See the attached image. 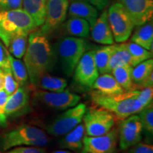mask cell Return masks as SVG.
Segmentation results:
<instances>
[{
	"instance_id": "obj_43",
	"label": "cell",
	"mask_w": 153,
	"mask_h": 153,
	"mask_svg": "<svg viewBox=\"0 0 153 153\" xmlns=\"http://www.w3.org/2000/svg\"><path fill=\"white\" fill-rule=\"evenodd\" d=\"M1 71H3V70H1V69H0V72H1Z\"/></svg>"
},
{
	"instance_id": "obj_8",
	"label": "cell",
	"mask_w": 153,
	"mask_h": 153,
	"mask_svg": "<svg viewBox=\"0 0 153 153\" xmlns=\"http://www.w3.org/2000/svg\"><path fill=\"white\" fill-rule=\"evenodd\" d=\"M107 15L114 41L117 43L128 41L133 33L135 25L121 4L116 2L111 5L107 11Z\"/></svg>"
},
{
	"instance_id": "obj_14",
	"label": "cell",
	"mask_w": 153,
	"mask_h": 153,
	"mask_svg": "<svg viewBox=\"0 0 153 153\" xmlns=\"http://www.w3.org/2000/svg\"><path fill=\"white\" fill-rule=\"evenodd\" d=\"M133 21L135 26H138L152 20L153 14L152 0H118Z\"/></svg>"
},
{
	"instance_id": "obj_25",
	"label": "cell",
	"mask_w": 153,
	"mask_h": 153,
	"mask_svg": "<svg viewBox=\"0 0 153 153\" xmlns=\"http://www.w3.org/2000/svg\"><path fill=\"white\" fill-rule=\"evenodd\" d=\"M133 67L130 65H123L115 68L112 70L111 74L116 81L125 91H128L133 89V79H132V71Z\"/></svg>"
},
{
	"instance_id": "obj_20",
	"label": "cell",
	"mask_w": 153,
	"mask_h": 153,
	"mask_svg": "<svg viewBox=\"0 0 153 153\" xmlns=\"http://www.w3.org/2000/svg\"><path fill=\"white\" fill-rule=\"evenodd\" d=\"M131 41L152 52L153 25L152 21L137 26V28L132 36Z\"/></svg>"
},
{
	"instance_id": "obj_17",
	"label": "cell",
	"mask_w": 153,
	"mask_h": 153,
	"mask_svg": "<svg viewBox=\"0 0 153 153\" xmlns=\"http://www.w3.org/2000/svg\"><path fill=\"white\" fill-rule=\"evenodd\" d=\"M85 133L84 124L79 123L71 131L62 135V138L57 143V145L61 149L71 150L74 152H81Z\"/></svg>"
},
{
	"instance_id": "obj_19",
	"label": "cell",
	"mask_w": 153,
	"mask_h": 153,
	"mask_svg": "<svg viewBox=\"0 0 153 153\" xmlns=\"http://www.w3.org/2000/svg\"><path fill=\"white\" fill-rule=\"evenodd\" d=\"M91 89L107 95L118 94L125 91L111 73L101 74L99 76L93 84Z\"/></svg>"
},
{
	"instance_id": "obj_36",
	"label": "cell",
	"mask_w": 153,
	"mask_h": 153,
	"mask_svg": "<svg viewBox=\"0 0 153 153\" xmlns=\"http://www.w3.org/2000/svg\"><path fill=\"white\" fill-rule=\"evenodd\" d=\"M9 53L4 44L0 41V69L3 71L10 69Z\"/></svg>"
},
{
	"instance_id": "obj_38",
	"label": "cell",
	"mask_w": 153,
	"mask_h": 153,
	"mask_svg": "<svg viewBox=\"0 0 153 153\" xmlns=\"http://www.w3.org/2000/svg\"><path fill=\"white\" fill-rule=\"evenodd\" d=\"M23 8V0H0V11Z\"/></svg>"
},
{
	"instance_id": "obj_26",
	"label": "cell",
	"mask_w": 153,
	"mask_h": 153,
	"mask_svg": "<svg viewBox=\"0 0 153 153\" xmlns=\"http://www.w3.org/2000/svg\"><path fill=\"white\" fill-rule=\"evenodd\" d=\"M115 44L103 46L94 51V61L99 73H108V66L111 56L114 50Z\"/></svg>"
},
{
	"instance_id": "obj_7",
	"label": "cell",
	"mask_w": 153,
	"mask_h": 153,
	"mask_svg": "<svg viewBox=\"0 0 153 153\" xmlns=\"http://www.w3.org/2000/svg\"><path fill=\"white\" fill-rule=\"evenodd\" d=\"M87 136L97 137L105 135L115 125L116 118L111 113L102 108L86 110L83 119Z\"/></svg>"
},
{
	"instance_id": "obj_2",
	"label": "cell",
	"mask_w": 153,
	"mask_h": 153,
	"mask_svg": "<svg viewBox=\"0 0 153 153\" xmlns=\"http://www.w3.org/2000/svg\"><path fill=\"white\" fill-rule=\"evenodd\" d=\"M139 90L131 89L118 94H103L93 90L90 93L91 99L96 105L106 109L120 120L140 111L137 101Z\"/></svg>"
},
{
	"instance_id": "obj_39",
	"label": "cell",
	"mask_w": 153,
	"mask_h": 153,
	"mask_svg": "<svg viewBox=\"0 0 153 153\" xmlns=\"http://www.w3.org/2000/svg\"><path fill=\"white\" fill-rule=\"evenodd\" d=\"M93 5L97 10H103L109 4V0H85Z\"/></svg>"
},
{
	"instance_id": "obj_13",
	"label": "cell",
	"mask_w": 153,
	"mask_h": 153,
	"mask_svg": "<svg viewBox=\"0 0 153 153\" xmlns=\"http://www.w3.org/2000/svg\"><path fill=\"white\" fill-rule=\"evenodd\" d=\"M69 0H46V16L40 31L47 35L65 20Z\"/></svg>"
},
{
	"instance_id": "obj_29",
	"label": "cell",
	"mask_w": 153,
	"mask_h": 153,
	"mask_svg": "<svg viewBox=\"0 0 153 153\" xmlns=\"http://www.w3.org/2000/svg\"><path fill=\"white\" fill-rule=\"evenodd\" d=\"M9 62H10V68L14 79L18 82L19 85L22 87L27 83L28 75L27 70L24 63L20 60V59H16L10 55L9 53Z\"/></svg>"
},
{
	"instance_id": "obj_1",
	"label": "cell",
	"mask_w": 153,
	"mask_h": 153,
	"mask_svg": "<svg viewBox=\"0 0 153 153\" xmlns=\"http://www.w3.org/2000/svg\"><path fill=\"white\" fill-rule=\"evenodd\" d=\"M28 79L34 86L42 76L52 70L53 53L46 35L40 30L32 31L28 38V45L24 55Z\"/></svg>"
},
{
	"instance_id": "obj_42",
	"label": "cell",
	"mask_w": 153,
	"mask_h": 153,
	"mask_svg": "<svg viewBox=\"0 0 153 153\" xmlns=\"http://www.w3.org/2000/svg\"><path fill=\"white\" fill-rule=\"evenodd\" d=\"M51 153H76V152H72L71 150H65V149H64V150H57L53 151Z\"/></svg>"
},
{
	"instance_id": "obj_27",
	"label": "cell",
	"mask_w": 153,
	"mask_h": 153,
	"mask_svg": "<svg viewBox=\"0 0 153 153\" xmlns=\"http://www.w3.org/2000/svg\"><path fill=\"white\" fill-rule=\"evenodd\" d=\"M29 34H20L11 40L7 48L10 55L16 59L24 57L28 45V38Z\"/></svg>"
},
{
	"instance_id": "obj_30",
	"label": "cell",
	"mask_w": 153,
	"mask_h": 153,
	"mask_svg": "<svg viewBox=\"0 0 153 153\" xmlns=\"http://www.w3.org/2000/svg\"><path fill=\"white\" fill-rule=\"evenodd\" d=\"M126 46L133 59V68L143 61L152 57V52H150L136 43L131 41L126 43Z\"/></svg>"
},
{
	"instance_id": "obj_34",
	"label": "cell",
	"mask_w": 153,
	"mask_h": 153,
	"mask_svg": "<svg viewBox=\"0 0 153 153\" xmlns=\"http://www.w3.org/2000/svg\"><path fill=\"white\" fill-rule=\"evenodd\" d=\"M0 153H46V150L43 147L19 146Z\"/></svg>"
},
{
	"instance_id": "obj_21",
	"label": "cell",
	"mask_w": 153,
	"mask_h": 153,
	"mask_svg": "<svg viewBox=\"0 0 153 153\" xmlns=\"http://www.w3.org/2000/svg\"><path fill=\"white\" fill-rule=\"evenodd\" d=\"M23 9L32 17L38 27L44 24L46 16V0H23Z\"/></svg>"
},
{
	"instance_id": "obj_40",
	"label": "cell",
	"mask_w": 153,
	"mask_h": 153,
	"mask_svg": "<svg viewBox=\"0 0 153 153\" xmlns=\"http://www.w3.org/2000/svg\"><path fill=\"white\" fill-rule=\"evenodd\" d=\"M153 85V72L151 73L148 77L143 81L142 83L140 84L139 86H140L141 87L145 88V87H152Z\"/></svg>"
},
{
	"instance_id": "obj_5",
	"label": "cell",
	"mask_w": 153,
	"mask_h": 153,
	"mask_svg": "<svg viewBox=\"0 0 153 153\" xmlns=\"http://www.w3.org/2000/svg\"><path fill=\"white\" fill-rule=\"evenodd\" d=\"M86 42L83 38L70 36L61 39L57 45V52L60 58L63 73L70 77L80 58L86 51Z\"/></svg>"
},
{
	"instance_id": "obj_9",
	"label": "cell",
	"mask_w": 153,
	"mask_h": 153,
	"mask_svg": "<svg viewBox=\"0 0 153 153\" xmlns=\"http://www.w3.org/2000/svg\"><path fill=\"white\" fill-rule=\"evenodd\" d=\"M33 99L41 106L55 111H65L78 104L81 97L76 94L65 90L52 92L38 89L34 91Z\"/></svg>"
},
{
	"instance_id": "obj_23",
	"label": "cell",
	"mask_w": 153,
	"mask_h": 153,
	"mask_svg": "<svg viewBox=\"0 0 153 153\" xmlns=\"http://www.w3.org/2000/svg\"><path fill=\"white\" fill-rule=\"evenodd\" d=\"M90 26L85 19L70 17L65 24V30L69 35L76 38H87L90 32Z\"/></svg>"
},
{
	"instance_id": "obj_41",
	"label": "cell",
	"mask_w": 153,
	"mask_h": 153,
	"mask_svg": "<svg viewBox=\"0 0 153 153\" xmlns=\"http://www.w3.org/2000/svg\"><path fill=\"white\" fill-rule=\"evenodd\" d=\"M4 71L0 72V90L4 89Z\"/></svg>"
},
{
	"instance_id": "obj_3",
	"label": "cell",
	"mask_w": 153,
	"mask_h": 153,
	"mask_svg": "<svg viewBox=\"0 0 153 153\" xmlns=\"http://www.w3.org/2000/svg\"><path fill=\"white\" fill-rule=\"evenodd\" d=\"M38 26L24 9L0 11V41L7 48L11 40L20 34H30Z\"/></svg>"
},
{
	"instance_id": "obj_32",
	"label": "cell",
	"mask_w": 153,
	"mask_h": 153,
	"mask_svg": "<svg viewBox=\"0 0 153 153\" xmlns=\"http://www.w3.org/2000/svg\"><path fill=\"white\" fill-rule=\"evenodd\" d=\"M153 98V87H145L142 90H139V94L137 96V101H138L140 106L142 110L145 107L152 104Z\"/></svg>"
},
{
	"instance_id": "obj_15",
	"label": "cell",
	"mask_w": 153,
	"mask_h": 153,
	"mask_svg": "<svg viewBox=\"0 0 153 153\" xmlns=\"http://www.w3.org/2000/svg\"><path fill=\"white\" fill-rule=\"evenodd\" d=\"M91 29V36L94 41L102 45H112L114 43L106 10L103 11L100 16H98Z\"/></svg>"
},
{
	"instance_id": "obj_16",
	"label": "cell",
	"mask_w": 153,
	"mask_h": 153,
	"mask_svg": "<svg viewBox=\"0 0 153 153\" xmlns=\"http://www.w3.org/2000/svg\"><path fill=\"white\" fill-rule=\"evenodd\" d=\"M68 11L70 17L85 19L89 23L91 28L99 16L97 8L85 0H70Z\"/></svg>"
},
{
	"instance_id": "obj_18",
	"label": "cell",
	"mask_w": 153,
	"mask_h": 153,
	"mask_svg": "<svg viewBox=\"0 0 153 153\" xmlns=\"http://www.w3.org/2000/svg\"><path fill=\"white\" fill-rule=\"evenodd\" d=\"M29 101V94L26 88L19 87L18 89L11 94L5 105V115L7 117L16 114L26 107Z\"/></svg>"
},
{
	"instance_id": "obj_35",
	"label": "cell",
	"mask_w": 153,
	"mask_h": 153,
	"mask_svg": "<svg viewBox=\"0 0 153 153\" xmlns=\"http://www.w3.org/2000/svg\"><path fill=\"white\" fill-rule=\"evenodd\" d=\"M9 95L2 89L0 90V128L7 126V117L5 115V105Z\"/></svg>"
},
{
	"instance_id": "obj_33",
	"label": "cell",
	"mask_w": 153,
	"mask_h": 153,
	"mask_svg": "<svg viewBox=\"0 0 153 153\" xmlns=\"http://www.w3.org/2000/svg\"><path fill=\"white\" fill-rule=\"evenodd\" d=\"M4 90L10 96L18 89L19 87L18 82L14 79L11 72V68L4 71Z\"/></svg>"
},
{
	"instance_id": "obj_37",
	"label": "cell",
	"mask_w": 153,
	"mask_h": 153,
	"mask_svg": "<svg viewBox=\"0 0 153 153\" xmlns=\"http://www.w3.org/2000/svg\"><path fill=\"white\" fill-rule=\"evenodd\" d=\"M127 153H153V145L139 142L127 150Z\"/></svg>"
},
{
	"instance_id": "obj_11",
	"label": "cell",
	"mask_w": 153,
	"mask_h": 153,
	"mask_svg": "<svg viewBox=\"0 0 153 153\" xmlns=\"http://www.w3.org/2000/svg\"><path fill=\"white\" fill-rule=\"evenodd\" d=\"M99 76V72L94 61V51L85 53L74 71V81L80 87L91 89Z\"/></svg>"
},
{
	"instance_id": "obj_24",
	"label": "cell",
	"mask_w": 153,
	"mask_h": 153,
	"mask_svg": "<svg viewBox=\"0 0 153 153\" xmlns=\"http://www.w3.org/2000/svg\"><path fill=\"white\" fill-rule=\"evenodd\" d=\"M36 86L45 91L61 92L65 90L68 86V82L64 78L53 76L48 74H45L40 78Z\"/></svg>"
},
{
	"instance_id": "obj_31",
	"label": "cell",
	"mask_w": 153,
	"mask_h": 153,
	"mask_svg": "<svg viewBox=\"0 0 153 153\" xmlns=\"http://www.w3.org/2000/svg\"><path fill=\"white\" fill-rule=\"evenodd\" d=\"M139 118L142 125L143 131L146 133L149 137L153 135V106L152 104L145 107L139 113Z\"/></svg>"
},
{
	"instance_id": "obj_28",
	"label": "cell",
	"mask_w": 153,
	"mask_h": 153,
	"mask_svg": "<svg viewBox=\"0 0 153 153\" xmlns=\"http://www.w3.org/2000/svg\"><path fill=\"white\" fill-rule=\"evenodd\" d=\"M153 72V60L148 59L134 67L132 71L133 83L140 85L151 73Z\"/></svg>"
},
{
	"instance_id": "obj_10",
	"label": "cell",
	"mask_w": 153,
	"mask_h": 153,
	"mask_svg": "<svg viewBox=\"0 0 153 153\" xmlns=\"http://www.w3.org/2000/svg\"><path fill=\"white\" fill-rule=\"evenodd\" d=\"M142 132V125L138 115L133 114L122 120L118 133L120 150L126 151L133 145L140 142Z\"/></svg>"
},
{
	"instance_id": "obj_4",
	"label": "cell",
	"mask_w": 153,
	"mask_h": 153,
	"mask_svg": "<svg viewBox=\"0 0 153 153\" xmlns=\"http://www.w3.org/2000/svg\"><path fill=\"white\" fill-rule=\"evenodd\" d=\"M49 142L45 131L35 126L22 125L0 135V150L19 146L44 147Z\"/></svg>"
},
{
	"instance_id": "obj_12",
	"label": "cell",
	"mask_w": 153,
	"mask_h": 153,
	"mask_svg": "<svg viewBox=\"0 0 153 153\" xmlns=\"http://www.w3.org/2000/svg\"><path fill=\"white\" fill-rule=\"evenodd\" d=\"M118 131L116 128H112L101 136L85 135L80 153H118Z\"/></svg>"
},
{
	"instance_id": "obj_22",
	"label": "cell",
	"mask_w": 153,
	"mask_h": 153,
	"mask_svg": "<svg viewBox=\"0 0 153 153\" xmlns=\"http://www.w3.org/2000/svg\"><path fill=\"white\" fill-rule=\"evenodd\" d=\"M123 65H130L133 67V59L127 48L126 43L125 42L115 45L114 50L108 62V73H111L112 70L116 67Z\"/></svg>"
},
{
	"instance_id": "obj_6",
	"label": "cell",
	"mask_w": 153,
	"mask_h": 153,
	"mask_svg": "<svg viewBox=\"0 0 153 153\" xmlns=\"http://www.w3.org/2000/svg\"><path fill=\"white\" fill-rule=\"evenodd\" d=\"M87 106L79 104L65 110L45 126V131L52 136L60 137L71 131L82 123Z\"/></svg>"
}]
</instances>
